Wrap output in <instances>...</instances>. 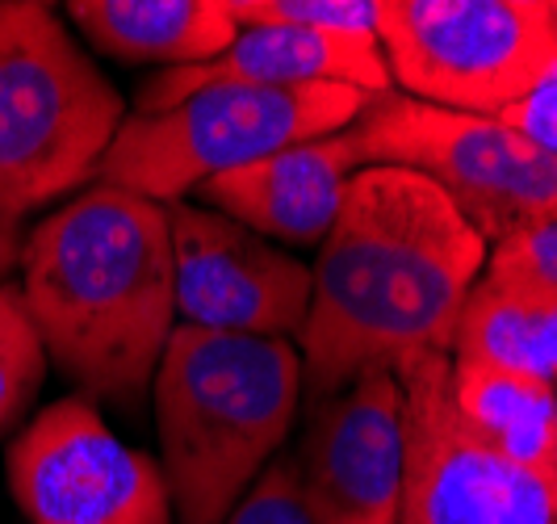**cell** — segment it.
<instances>
[{
	"instance_id": "obj_4",
	"label": "cell",
	"mask_w": 557,
	"mask_h": 524,
	"mask_svg": "<svg viewBox=\"0 0 557 524\" xmlns=\"http://www.w3.org/2000/svg\"><path fill=\"white\" fill-rule=\"evenodd\" d=\"M122 97L51 4H0V222L88 190L122 131Z\"/></svg>"
},
{
	"instance_id": "obj_13",
	"label": "cell",
	"mask_w": 557,
	"mask_h": 524,
	"mask_svg": "<svg viewBox=\"0 0 557 524\" xmlns=\"http://www.w3.org/2000/svg\"><path fill=\"white\" fill-rule=\"evenodd\" d=\"M214 84H251V88H307V84H344L369 97L391 93V72L377 38L361 34H314L289 26H244L235 42L210 63L168 68L139 88V110L160 113L189 93Z\"/></svg>"
},
{
	"instance_id": "obj_16",
	"label": "cell",
	"mask_w": 557,
	"mask_h": 524,
	"mask_svg": "<svg viewBox=\"0 0 557 524\" xmlns=\"http://www.w3.org/2000/svg\"><path fill=\"white\" fill-rule=\"evenodd\" d=\"M448 394L466 428L491 449H499L503 458L520 466L557 470L554 382L482 361L448 357Z\"/></svg>"
},
{
	"instance_id": "obj_15",
	"label": "cell",
	"mask_w": 557,
	"mask_h": 524,
	"mask_svg": "<svg viewBox=\"0 0 557 524\" xmlns=\"http://www.w3.org/2000/svg\"><path fill=\"white\" fill-rule=\"evenodd\" d=\"M67 17L92 51L160 72L210 63L239 34L226 0H72Z\"/></svg>"
},
{
	"instance_id": "obj_23",
	"label": "cell",
	"mask_w": 557,
	"mask_h": 524,
	"mask_svg": "<svg viewBox=\"0 0 557 524\" xmlns=\"http://www.w3.org/2000/svg\"><path fill=\"white\" fill-rule=\"evenodd\" d=\"M554 419H557V378H554Z\"/></svg>"
},
{
	"instance_id": "obj_19",
	"label": "cell",
	"mask_w": 557,
	"mask_h": 524,
	"mask_svg": "<svg viewBox=\"0 0 557 524\" xmlns=\"http://www.w3.org/2000/svg\"><path fill=\"white\" fill-rule=\"evenodd\" d=\"M223 524H314L294 478L289 458H273Z\"/></svg>"
},
{
	"instance_id": "obj_2",
	"label": "cell",
	"mask_w": 557,
	"mask_h": 524,
	"mask_svg": "<svg viewBox=\"0 0 557 524\" xmlns=\"http://www.w3.org/2000/svg\"><path fill=\"white\" fill-rule=\"evenodd\" d=\"M17 269L47 361L88 399L139 407L176 331L168 206L88 185L22 240Z\"/></svg>"
},
{
	"instance_id": "obj_8",
	"label": "cell",
	"mask_w": 557,
	"mask_h": 524,
	"mask_svg": "<svg viewBox=\"0 0 557 524\" xmlns=\"http://www.w3.org/2000/svg\"><path fill=\"white\" fill-rule=\"evenodd\" d=\"M407 470L398 524H557V470L520 466L466 428L448 394V357L398 369Z\"/></svg>"
},
{
	"instance_id": "obj_7",
	"label": "cell",
	"mask_w": 557,
	"mask_h": 524,
	"mask_svg": "<svg viewBox=\"0 0 557 524\" xmlns=\"http://www.w3.org/2000/svg\"><path fill=\"white\" fill-rule=\"evenodd\" d=\"M348 131L364 168H407L432 181L491 248L524 227L557 219V156L499 118L423 106L391 88L373 97Z\"/></svg>"
},
{
	"instance_id": "obj_14",
	"label": "cell",
	"mask_w": 557,
	"mask_h": 524,
	"mask_svg": "<svg viewBox=\"0 0 557 524\" xmlns=\"http://www.w3.org/2000/svg\"><path fill=\"white\" fill-rule=\"evenodd\" d=\"M457 361H482L516 369L541 382L557 378V285L520 265L495 260L474 281L457 315L453 353Z\"/></svg>"
},
{
	"instance_id": "obj_3",
	"label": "cell",
	"mask_w": 557,
	"mask_h": 524,
	"mask_svg": "<svg viewBox=\"0 0 557 524\" xmlns=\"http://www.w3.org/2000/svg\"><path fill=\"white\" fill-rule=\"evenodd\" d=\"M151 399L172 516L223 524L298 419L302 357L281 336H223L176 324Z\"/></svg>"
},
{
	"instance_id": "obj_5",
	"label": "cell",
	"mask_w": 557,
	"mask_h": 524,
	"mask_svg": "<svg viewBox=\"0 0 557 524\" xmlns=\"http://www.w3.org/2000/svg\"><path fill=\"white\" fill-rule=\"evenodd\" d=\"M373 97L344 84L251 88L214 84L160 113H131L113 135L92 185L147 202H185L197 185L256 164L302 138L348 131Z\"/></svg>"
},
{
	"instance_id": "obj_1",
	"label": "cell",
	"mask_w": 557,
	"mask_h": 524,
	"mask_svg": "<svg viewBox=\"0 0 557 524\" xmlns=\"http://www.w3.org/2000/svg\"><path fill=\"white\" fill-rule=\"evenodd\" d=\"M486 252L491 244L432 181L407 168H361L310 269L298 331L307 403L364 374L448 357Z\"/></svg>"
},
{
	"instance_id": "obj_6",
	"label": "cell",
	"mask_w": 557,
	"mask_h": 524,
	"mask_svg": "<svg viewBox=\"0 0 557 524\" xmlns=\"http://www.w3.org/2000/svg\"><path fill=\"white\" fill-rule=\"evenodd\" d=\"M391 88L499 118L557 63L554 0H377Z\"/></svg>"
},
{
	"instance_id": "obj_20",
	"label": "cell",
	"mask_w": 557,
	"mask_h": 524,
	"mask_svg": "<svg viewBox=\"0 0 557 524\" xmlns=\"http://www.w3.org/2000/svg\"><path fill=\"white\" fill-rule=\"evenodd\" d=\"M499 122H507L511 131H520L536 147H545L549 156H557V63L532 84L516 106H507L499 113Z\"/></svg>"
},
{
	"instance_id": "obj_12",
	"label": "cell",
	"mask_w": 557,
	"mask_h": 524,
	"mask_svg": "<svg viewBox=\"0 0 557 524\" xmlns=\"http://www.w3.org/2000/svg\"><path fill=\"white\" fill-rule=\"evenodd\" d=\"M364 168L352 131L302 138L273 156L197 185V206H210L281 248H319L352 176Z\"/></svg>"
},
{
	"instance_id": "obj_22",
	"label": "cell",
	"mask_w": 557,
	"mask_h": 524,
	"mask_svg": "<svg viewBox=\"0 0 557 524\" xmlns=\"http://www.w3.org/2000/svg\"><path fill=\"white\" fill-rule=\"evenodd\" d=\"M22 256V231L13 222H0V281H9V273L17 269Z\"/></svg>"
},
{
	"instance_id": "obj_17",
	"label": "cell",
	"mask_w": 557,
	"mask_h": 524,
	"mask_svg": "<svg viewBox=\"0 0 557 524\" xmlns=\"http://www.w3.org/2000/svg\"><path fill=\"white\" fill-rule=\"evenodd\" d=\"M47 378V349L29 319L22 290L0 281V437L26 415Z\"/></svg>"
},
{
	"instance_id": "obj_18",
	"label": "cell",
	"mask_w": 557,
	"mask_h": 524,
	"mask_svg": "<svg viewBox=\"0 0 557 524\" xmlns=\"http://www.w3.org/2000/svg\"><path fill=\"white\" fill-rule=\"evenodd\" d=\"M231 22L377 38V0H226Z\"/></svg>"
},
{
	"instance_id": "obj_10",
	"label": "cell",
	"mask_w": 557,
	"mask_h": 524,
	"mask_svg": "<svg viewBox=\"0 0 557 524\" xmlns=\"http://www.w3.org/2000/svg\"><path fill=\"white\" fill-rule=\"evenodd\" d=\"M176 324L223 336L302 331L310 269L281 244L197 202H168Z\"/></svg>"
},
{
	"instance_id": "obj_9",
	"label": "cell",
	"mask_w": 557,
	"mask_h": 524,
	"mask_svg": "<svg viewBox=\"0 0 557 524\" xmlns=\"http://www.w3.org/2000/svg\"><path fill=\"white\" fill-rule=\"evenodd\" d=\"M4 466L29 524H172L160 462L122 441L88 394L34 415Z\"/></svg>"
},
{
	"instance_id": "obj_11",
	"label": "cell",
	"mask_w": 557,
	"mask_h": 524,
	"mask_svg": "<svg viewBox=\"0 0 557 524\" xmlns=\"http://www.w3.org/2000/svg\"><path fill=\"white\" fill-rule=\"evenodd\" d=\"M289 462L314 524H398L407 470L398 374H364L310 399Z\"/></svg>"
},
{
	"instance_id": "obj_21",
	"label": "cell",
	"mask_w": 557,
	"mask_h": 524,
	"mask_svg": "<svg viewBox=\"0 0 557 524\" xmlns=\"http://www.w3.org/2000/svg\"><path fill=\"white\" fill-rule=\"evenodd\" d=\"M491 256L507 260V265H520V269H529V273L545 277V281L557 285V219L536 222V227H524V231L507 235V240H499L491 248Z\"/></svg>"
}]
</instances>
